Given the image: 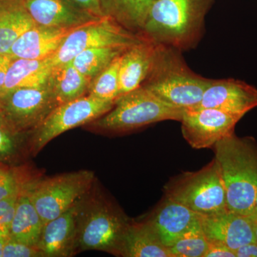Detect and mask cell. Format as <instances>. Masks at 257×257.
Returning <instances> with one entry per match:
<instances>
[{"instance_id":"1","label":"cell","mask_w":257,"mask_h":257,"mask_svg":"<svg viewBox=\"0 0 257 257\" xmlns=\"http://www.w3.org/2000/svg\"><path fill=\"white\" fill-rule=\"evenodd\" d=\"M215 0H156L141 35L158 45L187 51L203 36L205 18Z\"/></svg>"},{"instance_id":"2","label":"cell","mask_w":257,"mask_h":257,"mask_svg":"<svg viewBox=\"0 0 257 257\" xmlns=\"http://www.w3.org/2000/svg\"><path fill=\"white\" fill-rule=\"evenodd\" d=\"M211 79L193 72L178 49L156 44L151 67L142 87L179 109H195Z\"/></svg>"},{"instance_id":"3","label":"cell","mask_w":257,"mask_h":257,"mask_svg":"<svg viewBox=\"0 0 257 257\" xmlns=\"http://www.w3.org/2000/svg\"><path fill=\"white\" fill-rule=\"evenodd\" d=\"M226 195L227 209L251 216L257 193V143L235 134L214 146Z\"/></svg>"},{"instance_id":"4","label":"cell","mask_w":257,"mask_h":257,"mask_svg":"<svg viewBox=\"0 0 257 257\" xmlns=\"http://www.w3.org/2000/svg\"><path fill=\"white\" fill-rule=\"evenodd\" d=\"M89 193L79 208L77 251L94 250L118 256L131 221L112 203L102 197H88Z\"/></svg>"},{"instance_id":"5","label":"cell","mask_w":257,"mask_h":257,"mask_svg":"<svg viewBox=\"0 0 257 257\" xmlns=\"http://www.w3.org/2000/svg\"><path fill=\"white\" fill-rule=\"evenodd\" d=\"M184 111L160 100L141 86L118 97L109 112L92 122L101 131L126 133L167 120L181 121Z\"/></svg>"},{"instance_id":"6","label":"cell","mask_w":257,"mask_h":257,"mask_svg":"<svg viewBox=\"0 0 257 257\" xmlns=\"http://www.w3.org/2000/svg\"><path fill=\"white\" fill-rule=\"evenodd\" d=\"M165 194L201 215L228 210L224 181L215 158L202 170L184 172L171 179Z\"/></svg>"},{"instance_id":"7","label":"cell","mask_w":257,"mask_h":257,"mask_svg":"<svg viewBox=\"0 0 257 257\" xmlns=\"http://www.w3.org/2000/svg\"><path fill=\"white\" fill-rule=\"evenodd\" d=\"M94 179L92 171L80 170L40 180H25V184L45 224L85 197Z\"/></svg>"},{"instance_id":"8","label":"cell","mask_w":257,"mask_h":257,"mask_svg":"<svg viewBox=\"0 0 257 257\" xmlns=\"http://www.w3.org/2000/svg\"><path fill=\"white\" fill-rule=\"evenodd\" d=\"M145 40L140 34L134 33L109 17H104L72 30L57 52L50 57L51 66L54 67L69 63L75 56L88 49H128Z\"/></svg>"},{"instance_id":"9","label":"cell","mask_w":257,"mask_h":257,"mask_svg":"<svg viewBox=\"0 0 257 257\" xmlns=\"http://www.w3.org/2000/svg\"><path fill=\"white\" fill-rule=\"evenodd\" d=\"M114 102L101 100L87 94L57 106L30 133L29 152L32 155H37L62 134L99 119L112 109Z\"/></svg>"},{"instance_id":"10","label":"cell","mask_w":257,"mask_h":257,"mask_svg":"<svg viewBox=\"0 0 257 257\" xmlns=\"http://www.w3.org/2000/svg\"><path fill=\"white\" fill-rule=\"evenodd\" d=\"M55 107L47 82L40 87L18 88L0 94V113L20 133H31Z\"/></svg>"},{"instance_id":"11","label":"cell","mask_w":257,"mask_h":257,"mask_svg":"<svg viewBox=\"0 0 257 257\" xmlns=\"http://www.w3.org/2000/svg\"><path fill=\"white\" fill-rule=\"evenodd\" d=\"M241 118L214 108L186 109L181 120L182 135L192 148H211L234 134Z\"/></svg>"},{"instance_id":"12","label":"cell","mask_w":257,"mask_h":257,"mask_svg":"<svg viewBox=\"0 0 257 257\" xmlns=\"http://www.w3.org/2000/svg\"><path fill=\"white\" fill-rule=\"evenodd\" d=\"M256 106V88L237 79H211L197 108H214L243 117Z\"/></svg>"},{"instance_id":"13","label":"cell","mask_w":257,"mask_h":257,"mask_svg":"<svg viewBox=\"0 0 257 257\" xmlns=\"http://www.w3.org/2000/svg\"><path fill=\"white\" fill-rule=\"evenodd\" d=\"M199 225L208 241L224 245L236 250L255 241L251 216L229 210L209 215H201Z\"/></svg>"},{"instance_id":"14","label":"cell","mask_w":257,"mask_h":257,"mask_svg":"<svg viewBox=\"0 0 257 257\" xmlns=\"http://www.w3.org/2000/svg\"><path fill=\"white\" fill-rule=\"evenodd\" d=\"M82 199L44 225L37 244L44 257H69L78 253V215Z\"/></svg>"},{"instance_id":"15","label":"cell","mask_w":257,"mask_h":257,"mask_svg":"<svg viewBox=\"0 0 257 257\" xmlns=\"http://www.w3.org/2000/svg\"><path fill=\"white\" fill-rule=\"evenodd\" d=\"M36 25L73 30L98 20L74 0H25Z\"/></svg>"},{"instance_id":"16","label":"cell","mask_w":257,"mask_h":257,"mask_svg":"<svg viewBox=\"0 0 257 257\" xmlns=\"http://www.w3.org/2000/svg\"><path fill=\"white\" fill-rule=\"evenodd\" d=\"M199 219L200 214L165 197L145 221L156 231L162 242L170 247L179 236L199 224Z\"/></svg>"},{"instance_id":"17","label":"cell","mask_w":257,"mask_h":257,"mask_svg":"<svg viewBox=\"0 0 257 257\" xmlns=\"http://www.w3.org/2000/svg\"><path fill=\"white\" fill-rule=\"evenodd\" d=\"M73 30L35 25L19 37L10 49L9 55L13 60L50 58Z\"/></svg>"},{"instance_id":"18","label":"cell","mask_w":257,"mask_h":257,"mask_svg":"<svg viewBox=\"0 0 257 257\" xmlns=\"http://www.w3.org/2000/svg\"><path fill=\"white\" fill-rule=\"evenodd\" d=\"M155 47L156 44L146 39L123 52L119 68V96L141 87L151 67Z\"/></svg>"},{"instance_id":"19","label":"cell","mask_w":257,"mask_h":257,"mask_svg":"<svg viewBox=\"0 0 257 257\" xmlns=\"http://www.w3.org/2000/svg\"><path fill=\"white\" fill-rule=\"evenodd\" d=\"M118 256L175 257L156 231L145 221H132L122 239Z\"/></svg>"},{"instance_id":"20","label":"cell","mask_w":257,"mask_h":257,"mask_svg":"<svg viewBox=\"0 0 257 257\" xmlns=\"http://www.w3.org/2000/svg\"><path fill=\"white\" fill-rule=\"evenodd\" d=\"M44 225L32 202L25 180L19 193L9 237L19 242L37 246Z\"/></svg>"},{"instance_id":"21","label":"cell","mask_w":257,"mask_h":257,"mask_svg":"<svg viewBox=\"0 0 257 257\" xmlns=\"http://www.w3.org/2000/svg\"><path fill=\"white\" fill-rule=\"evenodd\" d=\"M35 25L25 0H0V54L9 55L19 37Z\"/></svg>"},{"instance_id":"22","label":"cell","mask_w":257,"mask_h":257,"mask_svg":"<svg viewBox=\"0 0 257 257\" xmlns=\"http://www.w3.org/2000/svg\"><path fill=\"white\" fill-rule=\"evenodd\" d=\"M91 83L71 62L52 67L47 80L57 106L85 96Z\"/></svg>"},{"instance_id":"23","label":"cell","mask_w":257,"mask_h":257,"mask_svg":"<svg viewBox=\"0 0 257 257\" xmlns=\"http://www.w3.org/2000/svg\"><path fill=\"white\" fill-rule=\"evenodd\" d=\"M156 0H101L106 17L130 31L141 35L149 13Z\"/></svg>"},{"instance_id":"24","label":"cell","mask_w":257,"mask_h":257,"mask_svg":"<svg viewBox=\"0 0 257 257\" xmlns=\"http://www.w3.org/2000/svg\"><path fill=\"white\" fill-rule=\"evenodd\" d=\"M52 69L50 58L41 60H13L7 73L2 94L18 88L44 85L48 80Z\"/></svg>"},{"instance_id":"25","label":"cell","mask_w":257,"mask_h":257,"mask_svg":"<svg viewBox=\"0 0 257 257\" xmlns=\"http://www.w3.org/2000/svg\"><path fill=\"white\" fill-rule=\"evenodd\" d=\"M126 49L118 47H96L82 51L71 63L77 70L92 80Z\"/></svg>"},{"instance_id":"26","label":"cell","mask_w":257,"mask_h":257,"mask_svg":"<svg viewBox=\"0 0 257 257\" xmlns=\"http://www.w3.org/2000/svg\"><path fill=\"white\" fill-rule=\"evenodd\" d=\"M27 135L15 131L0 113V164L12 165L21 158L29 150Z\"/></svg>"},{"instance_id":"27","label":"cell","mask_w":257,"mask_h":257,"mask_svg":"<svg viewBox=\"0 0 257 257\" xmlns=\"http://www.w3.org/2000/svg\"><path fill=\"white\" fill-rule=\"evenodd\" d=\"M121 55L93 79L88 95L101 100L113 101L119 97V68Z\"/></svg>"},{"instance_id":"28","label":"cell","mask_w":257,"mask_h":257,"mask_svg":"<svg viewBox=\"0 0 257 257\" xmlns=\"http://www.w3.org/2000/svg\"><path fill=\"white\" fill-rule=\"evenodd\" d=\"M209 241L198 224L179 236L169 247L175 257H204Z\"/></svg>"},{"instance_id":"29","label":"cell","mask_w":257,"mask_h":257,"mask_svg":"<svg viewBox=\"0 0 257 257\" xmlns=\"http://www.w3.org/2000/svg\"><path fill=\"white\" fill-rule=\"evenodd\" d=\"M24 181L16 172L0 166V201L18 194Z\"/></svg>"},{"instance_id":"30","label":"cell","mask_w":257,"mask_h":257,"mask_svg":"<svg viewBox=\"0 0 257 257\" xmlns=\"http://www.w3.org/2000/svg\"><path fill=\"white\" fill-rule=\"evenodd\" d=\"M3 257H44L38 246H31L8 238L3 250Z\"/></svg>"},{"instance_id":"31","label":"cell","mask_w":257,"mask_h":257,"mask_svg":"<svg viewBox=\"0 0 257 257\" xmlns=\"http://www.w3.org/2000/svg\"><path fill=\"white\" fill-rule=\"evenodd\" d=\"M18 194L0 201V236H9Z\"/></svg>"},{"instance_id":"32","label":"cell","mask_w":257,"mask_h":257,"mask_svg":"<svg viewBox=\"0 0 257 257\" xmlns=\"http://www.w3.org/2000/svg\"><path fill=\"white\" fill-rule=\"evenodd\" d=\"M204 257H236L234 250L224 245L209 242V248Z\"/></svg>"},{"instance_id":"33","label":"cell","mask_w":257,"mask_h":257,"mask_svg":"<svg viewBox=\"0 0 257 257\" xmlns=\"http://www.w3.org/2000/svg\"><path fill=\"white\" fill-rule=\"evenodd\" d=\"M84 10L98 18L106 17L101 8V0H74Z\"/></svg>"},{"instance_id":"34","label":"cell","mask_w":257,"mask_h":257,"mask_svg":"<svg viewBox=\"0 0 257 257\" xmlns=\"http://www.w3.org/2000/svg\"><path fill=\"white\" fill-rule=\"evenodd\" d=\"M12 61L13 59L9 55L0 54V94L3 92L7 73Z\"/></svg>"},{"instance_id":"35","label":"cell","mask_w":257,"mask_h":257,"mask_svg":"<svg viewBox=\"0 0 257 257\" xmlns=\"http://www.w3.org/2000/svg\"><path fill=\"white\" fill-rule=\"evenodd\" d=\"M235 254L236 257H257V243L253 241L243 245L235 250Z\"/></svg>"},{"instance_id":"36","label":"cell","mask_w":257,"mask_h":257,"mask_svg":"<svg viewBox=\"0 0 257 257\" xmlns=\"http://www.w3.org/2000/svg\"><path fill=\"white\" fill-rule=\"evenodd\" d=\"M9 236H0V257H3V250Z\"/></svg>"},{"instance_id":"37","label":"cell","mask_w":257,"mask_h":257,"mask_svg":"<svg viewBox=\"0 0 257 257\" xmlns=\"http://www.w3.org/2000/svg\"><path fill=\"white\" fill-rule=\"evenodd\" d=\"M251 217L257 219V193L256 198H255L254 205H253L252 214L250 216Z\"/></svg>"},{"instance_id":"38","label":"cell","mask_w":257,"mask_h":257,"mask_svg":"<svg viewBox=\"0 0 257 257\" xmlns=\"http://www.w3.org/2000/svg\"><path fill=\"white\" fill-rule=\"evenodd\" d=\"M253 222V230H254L255 242L257 243V219L251 217Z\"/></svg>"}]
</instances>
